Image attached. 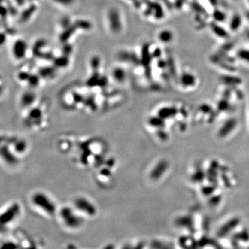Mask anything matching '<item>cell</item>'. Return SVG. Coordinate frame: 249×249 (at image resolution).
<instances>
[{"instance_id":"obj_13","label":"cell","mask_w":249,"mask_h":249,"mask_svg":"<svg viewBox=\"0 0 249 249\" xmlns=\"http://www.w3.org/2000/svg\"><path fill=\"white\" fill-rule=\"evenodd\" d=\"M211 28L212 29V31L213 32L215 35L217 36L218 38H228V33L226 30H225L222 26H219L218 24H212L211 26Z\"/></svg>"},{"instance_id":"obj_10","label":"cell","mask_w":249,"mask_h":249,"mask_svg":"<svg viewBox=\"0 0 249 249\" xmlns=\"http://www.w3.org/2000/svg\"><path fill=\"white\" fill-rule=\"evenodd\" d=\"M181 84L184 87H193L196 84V76L191 72H184L180 77Z\"/></svg>"},{"instance_id":"obj_27","label":"cell","mask_w":249,"mask_h":249,"mask_svg":"<svg viewBox=\"0 0 249 249\" xmlns=\"http://www.w3.org/2000/svg\"><path fill=\"white\" fill-rule=\"evenodd\" d=\"M247 1H248V4H249V0H247Z\"/></svg>"},{"instance_id":"obj_28","label":"cell","mask_w":249,"mask_h":249,"mask_svg":"<svg viewBox=\"0 0 249 249\" xmlns=\"http://www.w3.org/2000/svg\"><path fill=\"white\" fill-rule=\"evenodd\" d=\"M179 1H184V0H179Z\"/></svg>"},{"instance_id":"obj_22","label":"cell","mask_w":249,"mask_h":249,"mask_svg":"<svg viewBox=\"0 0 249 249\" xmlns=\"http://www.w3.org/2000/svg\"><path fill=\"white\" fill-rule=\"evenodd\" d=\"M201 109H202V111H204V112L208 113L209 112L210 110H211V108L208 105H203L201 107Z\"/></svg>"},{"instance_id":"obj_1","label":"cell","mask_w":249,"mask_h":249,"mask_svg":"<svg viewBox=\"0 0 249 249\" xmlns=\"http://www.w3.org/2000/svg\"><path fill=\"white\" fill-rule=\"evenodd\" d=\"M29 203L35 211L47 217L52 218L58 213L56 201L45 192H34L29 197Z\"/></svg>"},{"instance_id":"obj_6","label":"cell","mask_w":249,"mask_h":249,"mask_svg":"<svg viewBox=\"0 0 249 249\" xmlns=\"http://www.w3.org/2000/svg\"><path fill=\"white\" fill-rule=\"evenodd\" d=\"M169 166H170V164L166 160L163 159L159 161L158 163L155 164L150 170L149 173L150 179L154 181H158L168 170Z\"/></svg>"},{"instance_id":"obj_11","label":"cell","mask_w":249,"mask_h":249,"mask_svg":"<svg viewBox=\"0 0 249 249\" xmlns=\"http://www.w3.org/2000/svg\"><path fill=\"white\" fill-rule=\"evenodd\" d=\"M177 114V109L175 107H164L160 109L157 116L161 117L163 119H168L174 117Z\"/></svg>"},{"instance_id":"obj_9","label":"cell","mask_w":249,"mask_h":249,"mask_svg":"<svg viewBox=\"0 0 249 249\" xmlns=\"http://www.w3.org/2000/svg\"><path fill=\"white\" fill-rule=\"evenodd\" d=\"M237 125V120L235 118H230V119L228 120L223 126L221 127L219 130L218 135L221 138H223V137L228 136L232 130L235 129Z\"/></svg>"},{"instance_id":"obj_2","label":"cell","mask_w":249,"mask_h":249,"mask_svg":"<svg viewBox=\"0 0 249 249\" xmlns=\"http://www.w3.org/2000/svg\"><path fill=\"white\" fill-rule=\"evenodd\" d=\"M22 215V206L18 202H12L0 211V235L10 232L17 225Z\"/></svg>"},{"instance_id":"obj_19","label":"cell","mask_w":249,"mask_h":249,"mask_svg":"<svg viewBox=\"0 0 249 249\" xmlns=\"http://www.w3.org/2000/svg\"><path fill=\"white\" fill-rule=\"evenodd\" d=\"M229 107V104L226 101V100H221L218 104V109L220 111H223L228 108Z\"/></svg>"},{"instance_id":"obj_21","label":"cell","mask_w":249,"mask_h":249,"mask_svg":"<svg viewBox=\"0 0 249 249\" xmlns=\"http://www.w3.org/2000/svg\"><path fill=\"white\" fill-rule=\"evenodd\" d=\"M241 239V240H244V241H246L248 240L249 239V235L248 233H246V232H241V233L237 235V238Z\"/></svg>"},{"instance_id":"obj_15","label":"cell","mask_w":249,"mask_h":249,"mask_svg":"<svg viewBox=\"0 0 249 249\" xmlns=\"http://www.w3.org/2000/svg\"><path fill=\"white\" fill-rule=\"evenodd\" d=\"M212 17L217 23H221L226 19V15L223 11L216 8L212 13Z\"/></svg>"},{"instance_id":"obj_17","label":"cell","mask_w":249,"mask_h":249,"mask_svg":"<svg viewBox=\"0 0 249 249\" xmlns=\"http://www.w3.org/2000/svg\"><path fill=\"white\" fill-rule=\"evenodd\" d=\"M175 223L179 226H190L191 225V219L189 217H180L176 219Z\"/></svg>"},{"instance_id":"obj_23","label":"cell","mask_w":249,"mask_h":249,"mask_svg":"<svg viewBox=\"0 0 249 249\" xmlns=\"http://www.w3.org/2000/svg\"><path fill=\"white\" fill-rule=\"evenodd\" d=\"M209 2H210V3H211V6L217 8V4H218V0H209Z\"/></svg>"},{"instance_id":"obj_5","label":"cell","mask_w":249,"mask_h":249,"mask_svg":"<svg viewBox=\"0 0 249 249\" xmlns=\"http://www.w3.org/2000/svg\"><path fill=\"white\" fill-rule=\"evenodd\" d=\"M73 206L84 218H93L97 214L98 209L96 205L92 201L86 196H77L74 201Z\"/></svg>"},{"instance_id":"obj_12","label":"cell","mask_w":249,"mask_h":249,"mask_svg":"<svg viewBox=\"0 0 249 249\" xmlns=\"http://www.w3.org/2000/svg\"><path fill=\"white\" fill-rule=\"evenodd\" d=\"M242 25V18L241 16L239 14H235L232 16L231 19L229 22V28L230 30L233 32L239 31Z\"/></svg>"},{"instance_id":"obj_8","label":"cell","mask_w":249,"mask_h":249,"mask_svg":"<svg viewBox=\"0 0 249 249\" xmlns=\"http://www.w3.org/2000/svg\"><path fill=\"white\" fill-rule=\"evenodd\" d=\"M239 223V219L235 217L231 219H230L229 221H227L226 223H224L222 226L221 227L220 229L217 232V236L218 237H223L225 235L229 233V232L235 228Z\"/></svg>"},{"instance_id":"obj_24","label":"cell","mask_w":249,"mask_h":249,"mask_svg":"<svg viewBox=\"0 0 249 249\" xmlns=\"http://www.w3.org/2000/svg\"><path fill=\"white\" fill-rule=\"evenodd\" d=\"M3 85H4V84H2V82L1 80V79H0V86H3ZM4 91H5V90H0V98H1L2 96H3V95H4Z\"/></svg>"},{"instance_id":"obj_18","label":"cell","mask_w":249,"mask_h":249,"mask_svg":"<svg viewBox=\"0 0 249 249\" xmlns=\"http://www.w3.org/2000/svg\"><path fill=\"white\" fill-rule=\"evenodd\" d=\"M204 173L203 172V171L202 170H199V171H196V172H195L194 175H193V177H192V179H193V181H202L203 179H204Z\"/></svg>"},{"instance_id":"obj_25","label":"cell","mask_w":249,"mask_h":249,"mask_svg":"<svg viewBox=\"0 0 249 249\" xmlns=\"http://www.w3.org/2000/svg\"><path fill=\"white\" fill-rule=\"evenodd\" d=\"M246 35H247V37H248V38L249 39V31H248L247 33H246Z\"/></svg>"},{"instance_id":"obj_16","label":"cell","mask_w":249,"mask_h":249,"mask_svg":"<svg viewBox=\"0 0 249 249\" xmlns=\"http://www.w3.org/2000/svg\"><path fill=\"white\" fill-rule=\"evenodd\" d=\"M237 57L239 60L249 65V49H240L237 52Z\"/></svg>"},{"instance_id":"obj_26","label":"cell","mask_w":249,"mask_h":249,"mask_svg":"<svg viewBox=\"0 0 249 249\" xmlns=\"http://www.w3.org/2000/svg\"><path fill=\"white\" fill-rule=\"evenodd\" d=\"M246 17H247V18L249 20V12L247 13V14H246Z\"/></svg>"},{"instance_id":"obj_3","label":"cell","mask_w":249,"mask_h":249,"mask_svg":"<svg viewBox=\"0 0 249 249\" xmlns=\"http://www.w3.org/2000/svg\"><path fill=\"white\" fill-rule=\"evenodd\" d=\"M57 216L62 225L70 230H77L82 228L85 219L73 205H65L59 208Z\"/></svg>"},{"instance_id":"obj_29","label":"cell","mask_w":249,"mask_h":249,"mask_svg":"<svg viewBox=\"0 0 249 249\" xmlns=\"http://www.w3.org/2000/svg\"><path fill=\"white\" fill-rule=\"evenodd\" d=\"M235 1H238V0H235Z\"/></svg>"},{"instance_id":"obj_20","label":"cell","mask_w":249,"mask_h":249,"mask_svg":"<svg viewBox=\"0 0 249 249\" xmlns=\"http://www.w3.org/2000/svg\"><path fill=\"white\" fill-rule=\"evenodd\" d=\"M214 191L213 186H205L202 189V193L205 195H210Z\"/></svg>"},{"instance_id":"obj_14","label":"cell","mask_w":249,"mask_h":249,"mask_svg":"<svg viewBox=\"0 0 249 249\" xmlns=\"http://www.w3.org/2000/svg\"><path fill=\"white\" fill-rule=\"evenodd\" d=\"M158 38L161 42L170 43L173 40L174 35L172 31L169 30H163L160 32Z\"/></svg>"},{"instance_id":"obj_4","label":"cell","mask_w":249,"mask_h":249,"mask_svg":"<svg viewBox=\"0 0 249 249\" xmlns=\"http://www.w3.org/2000/svg\"><path fill=\"white\" fill-rule=\"evenodd\" d=\"M35 106L26 110L23 121L27 128L36 131L44 128L46 126L47 119L44 111H43L42 108Z\"/></svg>"},{"instance_id":"obj_7","label":"cell","mask_w":249,"mask_h":249,"mask_svg":"<svg viewBox=\"0 0 249 249\" xmlns=\"http://www.w3.org/2000/svg\"><path fill=\"white\" fill-rule=\"evenodd\" d=\"M34 93L25 92L21 96L20 100V105L21 108L24 111L28 110L29 109L31 108L32 107L35 105V96L33 95Z\"/></svg>"}]
</instances>
